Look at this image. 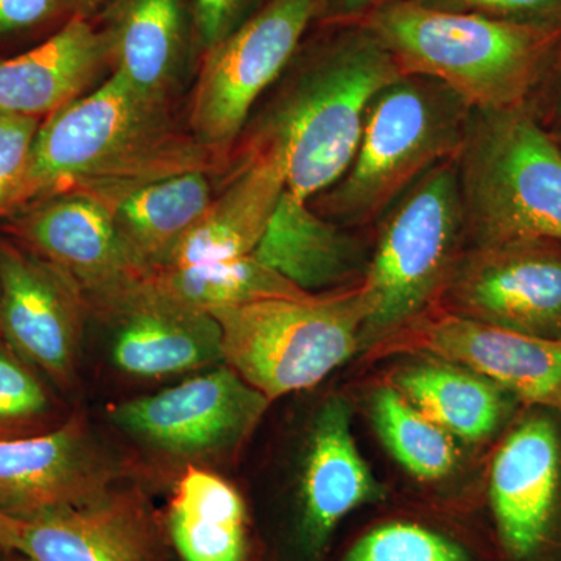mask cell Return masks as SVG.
I'll list each match as a JSON object with an SVG mask.
<instances>
[{"label": "cell", "instance_id": "1", "mask_svg": "<svg viewBox=\"0 0 561 561\" xmlns=\"http://www.w3.org/2000/svg\"><path fill=\"white\" fill-rule=\"evenodd\" d=\"M405 76L360 22L316 24L247 122L231 162H279L287 191L309 202L341 179L373 99Z\"/></svg>", "mask_w": 561, "mask_h": 561}, {"label": "cell", "instance_id": "2", "mask_svg": "<svg viewBox=\"0 0 561 561\" xmlns=\"http://www.w3.org/2000/svg\"><path fill=\"white\" fill-rule=\"evenodd\" d=\"M230 169L180 124L175 106L150 101L111 76L41 122L27 198L198 171Z\"/></svg>", "mask_w": 561, "mask_h": 561}, {"label": "cell", "instance_id": "3", "mask_svg": "<svg viewBox=\"0 0 561 561\" xmlns=\"http://www.w3.org/2000/svg\"><path fill=\"white\" fill-rule=\"evenodd\" d=\"M405 73L440 81L472 110L522 108L561 47V28L389 0L359 21Z\"/></svg>", "mask_w": 561, "mask_h": 561}, {"label": "cell", "instance_id": "4", "mask_svg": "<svg viewBox=\"0 0 561 561\" xmlns=\"http://www.w3.org/2000/svg\"><path fill=\"white\" fill-rule=\"evenodd\" d=\"M271 405L221 362L169 387L108 402L99 423L154 493L168 491L190 467L224 472Z\"/></svg>", "mask_w": 561, "mask_h": 561}, {"label": "cell", "instance_id": "5", "mask_svg": "<svg viewBox=\"0 0 561 561\" xmlns=\"http://www.w3.org/2000/svg\"><path fill=\"white\" fill-rule=\"evenodd\" d=\"M471 113L440 81L405 73L373 99L348 168L309 205L351 230L378 224L424 173L457 158Z\"/></svg>", "mask_w": 561, "mask_h": 561}, {"label": "cell", "instance_id": "6", "mask_svg": "<svg viewBox=\"0 0 561 561\" xmlns=\"http://www.w3.org/2000/svg\"><path fill=\"white\" fill-rule=\"evenodd\" d=\"M456 164L467 249L561 242V150L524 106L472 110Z\"/></svg>", "mask_w": 561, "mask_h": 561}, {"label": "cell", "instance_id": "7", "mask_svg": "<svg viewBox=\"0 0 561 561\" xmlns=\"http://www.w3.org/2000/svg\"><path fill=\"white\" fill-rule=\"evenodd\" d=\"M378 224V241L360 280L368 302L362 348L424 317L442 300L467 250L456 158L424 173Z\"/></svg>", "mask_w": 561, "mask_h": 561}, {"label": "cell", "instance_id": "8", "mask_svg": "<svg viewBox=\"0 0 561 561\" xmlns=\"http://www.w3.org/2000/svg\"><path fill=\"white\" fill-rule=\"evenodd\" d=\"M210 316L220 324L225 364L273 402L313 389L362 350L368 302L359 284Z\"/></svg>", "mask_w": 561, "mask_h": 561}, {"label": "cell", "instance_id": "9", "mask_svg": "<svg viewBox=\"0 0 561 561\" xmlns=\"http://www.w3.org/2000/svg\"><path fill=\"white\" fill-rule=\"evenodd\" d=\"M324 0H264L219 46L201 58L186 127L231 165L247 122L323 13Z\"/></svg>", "mask_w": 561, "mask_h": 561}, {"label": "cell", "instance_id": "10", "mask_svg": "<svg viewBox=\"0 0 561 561\" xmlns=\"http://www.w3.org/2000/svg\"><path fill=\"white\" fill-rule=\"evenodd\" d=\"M84 302L103 367L125 386L175 382L224 362L219 321L173 301L150 273Z\"/></svg>", "mask_w": 561, "mask_h": 561}, {"label": "cell", "instance_id": "11", "mask_svg": "<svg viewBox=\"0 0 561 561\" xmlns=\"http://www.w3.org/2000/svg\"><path fill=\"white\" fill-rule=\"evenodd\" d=\"M88 319L65 273L0 236V337L76 409L87 408Z\"/></svg>", "mask_w": 561, "mask_h": 561}, {"label": "cell", "instance_id": "12", "mask_svg": "<svg viewBox=\"0 0 561 561\" xmlns=\"http://www.w3.org/2000/svg\"><path fill=\"white\" fill-rule=\"evenodd\" d=\"M127 481L139 482L131 461L88 408L46 434L0 442V512L14 518L88 504Z\"/></svg>", "mask_w": 561, "mask_h": 561}, {"label": "cell", "instance_id": "13", "mask_svg": "<svg viewBox=\"0 0 561 561\" xmlns=\"http://www.w3.org/2000/svg\"><path fill=\"white\" fill-rule=\"evenodd\" d=\"M440 301L446 312L465 319L561 341V242L515 239L468 247Z\"/></svg>", "mask_w": 561, "mask_h": 561}, {"label": "cell", "instance_id": "14", "mask_svg": "<svg viewBox=\"0 0 561 561\" xmlns=\"http://www.w3.org/2000/svg\"><path fill=\"white\" fill-rule=\"evenodd\" d=\"M11 518L10 549L31 561H179L153 491L136 481L77 507Z\"/></svg>", "mask_w": 561, "mask_h": 561}, {"label": "cell", "instance_id": "15", "mask_svg": "<svg viewBox=\"0 0 561 561\" xmlns=\"http://www.w3.org/2000/svg\"><path fill=\"white\" fill-rule=\"evenodd\" d=\"M3 221L7 236L65 273L84 301L150 273L133 260L105 206L84 192L44 195Z\"/></svg>", "mask_w": 561, "mask_h": 561}, {"label": "cell", "instance_id": "16", "mask_svg": "<svg viewBox=\"0 0 561 561\" xmlns=\"http://www.w3.org/2000/svg\"><path fill=\"white\" fill-rule=\"evenodd\" d=\"M294 549L313 561L354 508L382 496L351 432L348 402L330 397L311 421L295 481Z\"/></svg>", "mask_w": 561, "mask_h": 561}, {"label": "cell", "instance_id": "17", "mask_svg": "<svg viewBox=\"0 0 561 561\" xmlns=\"http://www.w3.org/2000/svg\"><path fill=\"white\" fill-rule=\"evenodd\" d=\"M415 323L416 342L438 359L478 373L516 400L561 411V341H541L446 311Z\"/></svg>", "mask_w": 561, "mask_h": 561}, {"label": "cell", "instance_id": "18", "mask_svg": "<svg viewBox=\"0 0 561 561\" xmlns=\"http://www.w3.org/2000/svg\"><path fill=\"white\" fill-rule=\"evenodd\" d=\"M113 76L175 106L195 50L186 0H114L101 27Z\"/></svg>", "mask_w": 561, "mask_h": 561}, {"label": "cell", "instance_id": "19", "mask_svg": "<svg viewBox=\"0 0 561 561\" xmlns=\"http://www.w3.org/2000/svg\"><path fill=\"white\" fill-rule=\"evenodd\" d=\"M561 476L556 424L530 415L507 435L493 460L491 504L502 542L515 559L537 552L551 526Z\"/></svg>", "mask_w": 561, "mask_h": 561}, {"label": "cell", "instance_id": "20", "mask_svg": "<svg viewBox=\"0 0 561 561\" xmlns=\"http://www.w3.org/2000/svg\"><path fill=\"white\" fill-rule=\"evenodd\" d=\"M230 171L198 169L80 192L105 206L133 260L151 272L168 261L181 239L205 216L219 194L217 176Z\"/></svg>", "mask_w": 561, "mask_h": 561}, {"label": "cell", "instance_id": "21", "mask_svg": "<svg viewBox=\"0 0 561 561\" xmlns=\"http://www.w3.org/2000/svg\"><path fill=\"white\" fill-rule=\"evenodd\" d=\"M106 68L101 28L84 18H69L38 46L0 60V113L50 116L91 91Z\"/></svg>", "mask_w": 561, "mask_h": 561}, {"label": "cell", "instance_id": "22", "mask_svg": "<svg viewBox=\"0 0 561 561\" xmlns=\"http://www.w3.org/2000/svg\"><path fill=\"white\" fill-rule=\"evenodd\" d=\"M351 228L327 220L284 190L253 256L306 294L364 278L367 245Z\"/></svg>", "mask_w": 561, "mask_h": 561}, {"label": "cell", "instance_id": "23", "mask_svg": "<svg viewBox=\"0 0 561 561\" xmlns=\"http://www.w3.org/2000/svg\"><path fill=\"white\" fill-rule=\"evenodd\" d=\"M286 175L276 160L245 158L231 172L209 209L160 268L213 264L250 256L273 216Z\"/></svg>", "mask_w": 561, "mask_h": 561}, {"label": "cell", "instance_id": "24", "mask_svg": "<svg viewBox=\"0 0 561 561\" xmlns=\"http://www.w3.org/2000/svg\"><path fill=\"white\" fill-rule=\"evenodd\" d=\"M165 531L179 561L249 560V512L225 472L190 467L168 489Z\"/></svg>", "mask_w": 561, "mask_h": 561}, {"label": "cell", "instance_id": "25", "mask_svg": "<svg viewBox=\"0 0 561 561\" xmlns=\"http://www.w3.org/2000/svg\"><path fill=\"white\" fill-rule=\"evenodd\" d=\"M397 389L427 419L470 442L482 440L497 430L507 415L511 394L451 362L405 368L397 376Z\"/></svg>", "mask_w": 561, "mask_h": 561}, {"label": "cell", "instance_id": "26", "mask_svg": "<svg viewBox=\"0 0 561 561\" xmlns=\"http://www.w3.org/2000/svg\"><path fill=\"white\" fill-rule=\"evenodd\" d=\"M154 286L173 301L213 313L273 298H305L308 295L286 278L265 267L253 254L239 260L157 268L150 272Z\"/></svg>", "mask_w": 561, "mask_h": 561}, {"label": "cell", "instance_id": "27", "mask_svg": "<svg viewBox=\"0 0 561 561\" xmlns=\"http://www.w3.org/2000/svg\"><path fill=\"white\" fill-rule=\"evenodd\" d=\"M371 416L391 456L420 481H438L456 467L451 434L413 408L397 387L376 391Z\"/></svg>", "mask_w": 561, "mask_h": 561}, {"label": "cell", "instance_id": "28", "mask_svg": "<svg viewBox=\"0 0 561 561\" xmlns=\"http://www.w3.org/2000/svg\"><path fill=\"white\" fill-rule=\"evenodd\" d=\"M77 409L0 337V442L62 426Z\"/></svg>", "mask_w": 561, "mask_h": 561}, {"label": "cell", "instance_id": "29", "mask_svg": "<svg viewBox=\"0 0 561 561\" xmlns=\"http://www.w3.org/2000/svg\"><path fill=\"white\" fill-rule=\"evenodd\" d=\"M343 561H470L456 542L416 524L378 527L356 542Z\"/></svg>", "mask_w": 561, "mask_h": 561}, {"label": "cell", "instance_id": "30", "mask_svg": "<svg viewBox=\"0 0 561 561\" xmlns=\"http://www.w3.org/2000/svg\"><path fill=\"white\" fill-rule=\"evenodd\" d=\"M41 119L0 113V220L25 205Z\"/></svg>", "mask_w": 561, "mask_h": 561}, {"label": "cell", "instance_id": "31", "mask_svg": "<svg viewBox=\"0 0 561 561\" xmlns=\"http://www.w3.org/2000/svg\"><path fill=\"white\" fill-rule=\"evenodd\" d=\"M424 9L561 28V0H411Z\"/></svg>", "mask_w": 561, "mask_h": 561}, {"label": "cell", "instance_id": "32", "mask_svg": "<svg viewBox=\"0 0 561 561\" xmlns=\"http://www.w3.org/2000/svg\"><path fill=\"white\" fill-rule=\"evenodd\" d=\"M262 2L264 0H190L198 57L202 58L238 31Z\"/></svg>", "mask_w": 561, "mask_h": 561}, {"label": "cell", "instance_id": "33", "mask_svg": "<svg viewBox=\"0 0 561 561\" xmlns=\"http://www.w3.org/2000/svg\"><path fill=\"white\" fill-rule=\"evenodd\" d=\"M68 14L66 0H0V38L35 31Z\"/></svg>", "mask_w": 561, "mask_h": 561}, {"label": "cell", "instance_id": "34", "mask_svg": "<svg viewBox=\"0 0 561 561\" xmlns=\"http://www.w3.org/2000/svg\"><path fill=\"white\" fill-rule=\"evenodd\" d=\"M524 108L546 130L561 127V47Z\"/></svg>", "mask_w": 561, "mask_h": 561}, {"label": "cell", "instance_id": "35", "mask_svg": "<svg viewBox=\"0 0 561 561\" xmlns=\"http://www.w3.org/2000/svg\"><path fill=\"white\" fill-rule=\"evenodd\" d=\"M389 0H324L323 13L317 24L359 22Z\"/></svg>", "mask_w": 561, "mask_h": 561}, {"label": "cell", "instance_id": "36", "mask_svg": "<svg viewBox=\"0 0 561 561\" xmlns=\"http://www.w3.org/2000/svg\"><path fill=\"white\" fill-rule=\"evenodd\" d=\"M68 2L69 18L79 16L90 20L106 0H66Z\"/></svg>", "mask_w": 561, "mask_h": 561}, {"label": "cell", "instance_id": "37", "mask_svg": "<svg viewBox=\"0 0 561 561\" xmlns=\"http://www.w3.org/2000/svg\"><path fill=\"white\" fill-rule=\"evenodd\" d=\"M11 529H13V518L0 512V546L2 548H10Z\"/></svg>", "mask_w": 561, "mask_h": 561}, {"label": "cell", "instance_id": "38", "mask_svg": "<svg viewBox=\"0 0 561 561\" xmlns=\"http://www.w3.org/2000/svg\"><path fill=\"white\" fill-rule=\"evenodd\" d=\"M0 561H31L27 557L22 556L21 552L14 551V549L2 548L0 546Z\"/></svg>", "mask_w": 561, "mask_h": 561}, {"label": "cell", "instance_id": "39", "mask_svg": "<svg viewBox=\"0 0 561 561\" xmlns=\"http://www.w3.org/2000/svg\"><path fill=\"white\" fill-rule=\"evenodd\" d=\"M548 131L551 133L553 140H556L557 146H559V149L561 150V127L553 128V130H548Z\"/></svg>", "mask_w": 561, "mask_h": 561}]
</instances>
